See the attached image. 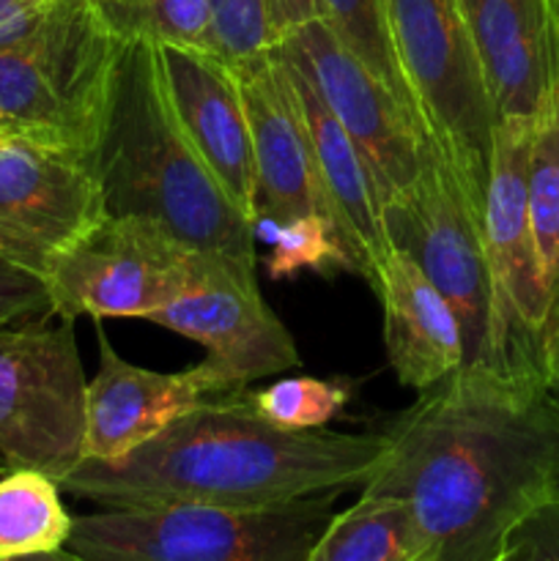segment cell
Masks as SVG:
<instances>
[{"label":"cell","mask_w":559,"mask_h":561,"mask_svg":"<svg viewBox=\"0 0 559 561\" xmlns=\"http://www.w3.org/2000/svg\"><path fill=\"white\" fill-rule=\"evenodd\" d=\"M0 561H82L77 553H71L69 548H60V551L49 553H33V557H16V559H0Z\"/></svg>","instance_id":"34"},{"label":"cell","mask_w":559,"mask_h":561,"mask_svg":"<svg viewBox=\"0 0 559 561\" xmlns=\"http://www.w3.org/2000/svg\"><path fill=\"white\" fill-rule=\"evenodd\" d=\"M53 0H0V44H9L31 31Z\"/></svg>","instance_id":"30"},{"label":"cell","mask_w":559,"mask_h":561,"mask_svg":"<svg viewBox=\"0 0 559 561\" xmlns=\"http://www.w3.org/2000/svg\"><path fill=\"white\" fill-rule=\"evenodd\" d=\"M318 16L400 99V104L420 124L414 99H411L409 85H406L403 75H400L398 55H395L387 0H318Z\"/></svg>","instance_id":"23"},{"label":"cell","mask_w":559,"mask_h":561,"mask_svg":"<svg viewBox=\"0 0 559 561\" xmlns=\"http://www.w3.org/2000/svg\"><path fill=\"white\" fill-rule=\"evenodd\" d=\"M507 561H559V493L537 504L510 535Z\"/></svg>","instance_id":"28"},{"label":"cell","mask_w":559,"mask_h":561,"mask_svg":"<svg viewBox=\"0 0 559 561\" xmlns=\"http://www.w3.org/2000/svg\"><path fill=\"white\" fill-rule=\"evenodd\" d=\"M376 296L384 307L387 362L403 387L425 392L464 367L458 316L411 257L392 250Z\"/></svg>","instance_id":"19"},{"label":"cell","mask_w":559,"mask_h":561,"mask_svg":"<svg viewBox=\"0 0 559 561\" xmlns=\"http://www.w3.org/2000/svg\"><path fill=\"white\" fill-rule=\"evenodd\" d=\"M91 164L107 214L153 219L192 250L258 272L252 222L181 129L151 38L126 42Z\"/></svg>","instance_id":"3"},{"label":"cell","mask_w":559,"mask_h":561,"mask_svg":"<svg viewBox=\"0 0 559 561\" xmlns=\"http://www.w3.org/2000/svg\"><path fill=\"white\" fill-rule=\"evenodd\" d=\"M91 3H96L99 9L104 11V16H107V20L113 22L121 33H126V36H129L132 20H135V14H137V9H140L142 0H91Z\"/></svg>","instance_id":"32"},{"label":"cell","mask_w":559,"mask_h":561,"mask_svg":"<svg viewBox=\"0 0 559 561\" xmlns=\"http://www.w3.org/2000/svg\"><path fill=\"white\" fill-rule=\"evenodd\" d=\"M212 49L230 66L247 64L274 47L269 0H206Z\"/></svg>","instance_id":"26"},{"label":"cell","mask_w":559,"mask_h":561,"mask_svg":"<svg viewBox=\"0 0 559 561\" xmlns=\"http://www.w3.org/2000/svg\"><path fill=\"white\" fill-rule=\"evenodd\" d=\"M157 44V42H153ZM179 124L214 179L255 222V162L244 96L233 66L206 49L157 44Z\"/></svg>","instance_id":"16"},{"label":"cell","mask_w":559,"mask_h":561,"mask_svg":"<svg viewBox=\"0 0 559 561\" xmlns=\"http://www.w3.org/2000/svg\"><path fill=\"white\" fill-rule=\"evenodd\" d=\"M499 121H537L559 82V0H458Z\"/></svg>","instance_id":"17"},{"label":"cell","mask_w":559,"mask_h":561,"mask_svg":"<svg viewBox=\"0 0 559 561\" xmlns=\"http://www.w3.org/2000/svg\"><path fill=\"white\" fill-rule=\"evenodd\" d=\"M5 135V131H0V137H3Z\"/></svg>","instance_id":"39"},{"label":"cell","mask_w":559,"mask_h":561,"mask_svg":"<svg viewBox=\"0 0 559 561\" xmlns=\"http://www.w3.org/2000/svg\"><path fill=\"white\" fill-rule=\"evenodd\" d=\"M233 71L239 77L250 121L255 222L277 225L307 214H321L329 219L305 115L280 55L272 47L247 64L233 66Z\"/></svg>","instance_id":"15"},{"label":"cell","mask_w":559,"mask_h":561,"mask_svg":"<svg viewBox=\"0 0 559 561\" xmlns=\"http://www.w3.org/2000/svg\"><path fill=\"white\" fill-rule=\"evenodd\" d=\"M340 491L274 507H104L77 515L66 548L82 561H307Z\"/></svg>","instance_id":"5"},{"label":"cell","mask_w":559,"mask_h":561,"mask_svg":"<svg viewBox=\"0 0 559 561\" xmlns=\"http://www.w3.org/2000/svg\"><path fill=\"white\" fill-rule=\"evenodd\" d=\"M201 255L153 219L107 214L44 268L49 312L148 321L190 288Z\"/></svg>","instance_id":"8"},{"label":"cell","mask_w":559,"mask_h":561,"mask_svg":"<svg viewBox=\"0 0 559 561\" xmlns=\"http://www.w3.org/2000/svg\"><path fill=\"white\" fill-rule=\"evenodd\" d=\"M60 485L36 469L0 477V559L66 548L75 518L60 502Z\"/></svg>","instance_id":"21"},{"label":"cell","mask_w":559,"mask_h":561,"mask_svg":"<svg viewBox=\"0 0 559 561\" xmlns=\"http://www.w3.org/2000/svg\"><path fill=\"white\" fill-rule=\"evenodd\" d=\"M557 493H559V480H557Z\"/></svg>","instance_id":"38"},{"label":"cell","mask_w":559,"mask_h":561,"mask_svg":"<svg viewBox=\"0 0 559 561\" xmlns=\"http://www.w3.org/2000/svg\"><path fill=\"white\" fill-rule=\"evenodd\" d=\"M269 14H272L274 42L290 27L301 25L318 16V0H269Z\"/></svg>","instance_id":"31"},{"label":"cell","mask_w":559,"mask_h":561,"mask_svg":"<svg viewBox=\"0 0 559 561\" xmlns=\"http://www.w3.org/2000/svg\"><path fill=\"white\" fill-rule=\"evenodd\" d=\"M274 228L272 252L263 266L272 279H288L301 268H323L329 263L349 268L332 222L321 214L288 219V222H269Z\"/></svg>","instance_id":"25"},{"label":"cell","mask_w":559,"mask_h":561,"mask_svg":"<svg viewBox=\"0 0 559 561\" xmlns=\"http://www.w3.org/2000/svg\"><path fill=\"white\" fill-rule=\"evenodd\" d=\"M362 493L400 499L438 561H493L557 493L559 400L546 381L460 367L392 422Z\"/></svg>","instance_id":"1"},{"label":"cell","mask_w":559,"mask_h":561,"mask_svg":"<svg viewBox=\"0 0 559 561\" xmlns=\"http://www.w3.org/2000/svg\"><path fill=\"white\" fill-rule=\"evenodd\" d=\"M0 131H5V126H3V118H0ZM5 135H9V131H5Z\"/></svg>","instance_id":"35"},{"label":"cell","mask_w":559,"mask_h":561,"mask_svg":"<svg viewBox=\"0 0 559 561\" xmlns=\"http://www.w3.org/2000/svg\"><path fill=\"white\" fill-rule=\"evenodd\" d=\"M493 561H507V557H504V553H502V557H499V559H493Z\"/></svg>","instance_id":"36"},{"label":"cell","mask_w":559,"mask_h":561,"mask_svg":"<svg viewBox=\"0 0 559 561\" xmlns=\"http://www.w3.org/2000/svg\"><path fill=\"white\" fill-rule=\"evenodd\" d=\"M400 75L425 140L480 211L491 181L497 110L458 0H387Z\"/></svg>","instance_id":"6"},{"label":"cell","mask_w":559,"mask_h":561,"mask_svg":"<svg viewBox=\"0 0 559 561\" xmlns=\"http://www.w3.org/2000/svg\"><path fill=\"white\" fill-rule=\"evenodd\" d=\"M381 219L389 247L411 257L458 316L466 351L464 367H491L518 376L510 362L488 268L482 211L431 146L420 175L384 203Z\"/></svg>","instance_id":"7"},{"label":"cell","mask_w":559,"mask_h":561,"mask_svg":"<svg viewBox=\"0 0 559 561\" xmlns=\"http://www.w3.org/2000/svg\"><path fill=\"white\" fill-rule=\"evenodd\" d=\"M526 206L554 310L559 307V82L537 115L526 162ZM554 318V316H551Z\"/></svg>","instance_id":"22"},{"label":"cell","mask_w":559,"mask_h":561,"mask_svg":"<svg viewBox=\"0 0 559 561\" xmlns=\"http://www.w3.org/2000/svg\"><path fill=\"white\" fill-rule=\"evenodd\" d=\"M554 394H557V400H559V387H557V389H554Z\"/></svg>","instance_id":"37"},{"label":"cell","mask_w":559,"mask_h":561,"mask_svg":"<svg viewBox=\"0 0 559 561\" xmlns=\"http://www.w3.org/2000/svg\"><path fill=\"white\" fill-rule=\"evenodd\" d=\"M349 131L376 181L381 206L420 175L427 140L400 99L316 16L274 42Z\"/></svg>","instance_id":"11"},{"label":"cell","mask_w":559,"mask_h":561,"mask_svg":"<svg viewBox=\"0 0 559 561\" xmlns=\"http://www.w3.org/2000/svg\"><path fill=\"white\" fill-rule=\"evenodd\" d=\"M252 409L272 425L288 431H321L338 420L351 400V389L323 378H280L258 392H247Z\"/></svg>","instance_id":"24"},{"label":"cell","mask_w":559,"mask_h":561,"mask_svg":"<svg viewBox=\"0 0 559 561\" xmlns=\"http://www.w3.org/2000/svg\"><path fill=\"white\" fill-rule=\"evenodd\" d=\"M31 316H53L44 277L0 257V327Z\"/></svg>","instance_id":"29"},{"label":"cell","mask_w":559,"mask_h":561,"mask_svg":"<svg viewBox=\"0 0 559 561\" xmlns=\"http://www.w3.org/2000/svg\"><path fill=\"white\" fill-rule=\"evenodd\" d=\"M126 42L91 0H53L31 31L0 44L5 131L91 162Z\"/></svg>","instance_id":"4"},{"label":"cell","mask_w":559,"mask_h":561,"mask_svg":"<svg viewBox=\"0 0 559 561\" xmlns=\"http://www.w3.org/2000/svg\"><path fill=\"white\" fill-rule=\"evenodd\" d=\"M88 378L75 323L0 329V455L55 482L82 460Z\"/></svg>","instance_id":"9"},{"label":"cell","mask_w":559,"mask_h":561,"mask_svg":"<svg viewBox=\"0 0 559 561\" xmlns=\"http://www.w3.org/2000/svg\"><path fill=\"white\" fill-rule=\"evenodd\" d=\"M546 378L551 389L559 387V307L554 310V318L546 332Z\"/></svg>","instance_id":"33"},{"label":"cell","mask_w":559,"mask_h":561,"mask_svg":"<svg viewBox=\"0 0 559 561\" xmlns=\"http://www.w3.org/2000/svg\"><path fill=\"white\" fill-rule=\"evenodd\" d=\"M384 455V433L272 425L244 389L203 403L126 458L80 460L58 485L102 507H274L367 485Z\"/></svg>","instance_id":"2"},{"label":"cell","mask_w":559,"mask_h":561,"mask_svg":"<svg viewBox=\"0 0 559 561\" xmlns=\"http://www.w3.org/2000/svg\"><path fill=\"white\" fill-rule=\"evenodd\" d=\"M307 561H438L431 537L400 499L362 493L334 513Z\"/></svg>","instance_id":"20"},{"label":"cell","mask_w":559,"mask_h":561,"mask_svg":"<svg viewBox=\"0 0 559 561\" xmlns=\"http://www.w3.org/2000/svg\"><path fill=\"white\" fill-rule=\"evenodd\" d=\"M104 217L102 184L85 157L20 135L0 137V257L44 274Z\"/></svg>","instance_id":"12"},{"label":"cell","mask_w":559,"mask_h":561,"mask_svg":"<svg viewBox=\"0 0 559 561\" xmlns=\"http://www.w3.org/2000/svg\"><path fill=\"white\" fill-rule=\"evenodd\" d=\"M148 321L203 345L208 365L236 389L301 362L285 323L263 301L258 274L223 255L203 252L190 288Z\"/></svg>","instance_id":"13"},{"label":"cell","mask_w":559,"mask_h":561,"mask_svg":"<svg viewBox=\"0 0 559 561\" xmlns=\"http://www.w3.org/2000/svg\"><path fill=\"white\" fill-rule=\"evenodd\" d=\"M96 343L99 370L85 392L82 460L113 463L126 458L203 403L244 392L225 381L206 359L181 373L132 365L113 348L102 321H96Z\"/></svg>","instance_id":"14"},{"label":"cell","mask_w":559,"mask_h":561,"mask_svg":"<svg viewBox=\"0 0 559 561\" xmlns=\"http://www.w3.org/2000/svg\"><path fill=\"white\" fill-rule=\"evenodd\" d=\"M280 60L288 69L301 115H305L312 162H316L329 219H332L340 247H343L349 272L360 274L373 290H378L392 247H389L387 230H384L381 197H378L370 168L349 137V131L338 124V118L321 102L310 80L288 58L280 55Z\"/></svg>","instance_id":"18"},{"label":"cell","mask_w":559,"mask_h":561,"mask_svg":"<svg viewBox=\"0 0 559 561\" xmlns=\"http://www.w3.org/2000/svg\"><path fill=\"white\" fill-rule=\"evenodd\" d=\"M532 131L535 121L497 124L491 181L482 211V239L513 370L548 383L546 332L554 316V301L543 277L526 206Z\"/></svg>","instance_id":"10"},{"label":"cell","mask_w":559,"mask_h":561,"mask_svg":"<svg viewBox=\"0 0 559 561\" xmlns=\"http://www.w3.org/2000/svg\"><path fill=\"white\" fill-rule=\"evenodd\" d=\"M129 36H146L157 44L212 49V16L206 0H142L132 20Z\"/></svg>","instance_id":"27"}]
</instances>
